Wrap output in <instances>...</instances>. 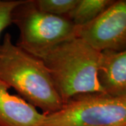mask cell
I'll list each match as a JSON object with an SVG mask.
<instances>
[{
  "mask_svg": "<svg viewBox=\"0 0 126 126\" xmlns=\"http://www.w3.org/2000/svg\"><path fill=\"white\" fill-rule=\"evenodd\" d=\"M0 81L44 115L64 105L44 61L18 47L9 33L0 44Z\"/></svg>",
  "mask_w": 126,
  "mask_h": 126,
  "instance_id": "obj_1",
  "label": "cell"
},
{
  "mask_svg": "<svg viewBox=\"0 0 126 126\" xmlns=\"http://www.w3.org/2000/svg\"><path fill=\"white\" fill-rule=\"evenodd\" d=\"M101 55V52L75 36L41 59L64 104L79 95L104 93L98 77Z\"/></svg>",
  "mask_w": 126,
  "mask_h": 126,
  "instance_id": "obj_2",
  "label": "cell"
},
{
  "mask_svg": "<svg viewBox=\"0 0 126 126\" xmlns=\"http://www.w3.org/2000/svg\"><path fill=\"white\" fill-rule=\"evenodd\" d=\"M11 22L19 30L16 44L39 59L59 44L77 36V26L67 17L41 11L33 0H23L15 8Z\"/></svg>",
  "mask_w": 126,
  "mask_h": 126,
  "instance_id": "obj_3",
  "label": "cell"
},
{
  "mask_svg": "<svg viewBox=\"0 0 126 126\" xmlns=\"http://www.w3.org/2000/svg\"><path fill=\"white\" fill-rule=\"evenodd\" d=\"M40 126H126V96L91 93L77 96Z\"/></svg>",
  "mask_w": 126,
  "mask_h": 126,
  "instance_id": "obj_4",
  "label": "cell"
},
{
  "mask_svg": "<svg viewBox=\"0 0 126 126\" xmlns=\"http://www.w3.org/2000/svg\"><path fill=\"white\" fill-rule=\"evenodd\" d=\"M76 36L101 53L126 49V0L114 1L94 20L77 27Z\"/></svg>",
  "mask_w": 126,
  "mask_h": 126,
  "instance_id": "obj_5",
  "label": "cell"
},
{
  "mask_svg": "<svg viewBox=\"0 0 126 126\" xmlns=\"http://www.w3.org/2000/svg\"><path fill=\"white\" fill-rule=\"evenodd\" d=\"M44 115L0 81V126H40Z\"/></svg>",
  "mask_w": 126,
  "mask_h": 126,
  "instance_id": "obj_6",
  "label": "cell"
},
{
  "mask_svg": "<svg viewBox=\"0 0 126 126\" xmlns=\"http://www.w3.org/2000/svg\"><path fill=\"white\" fill-rule=\"evenodd\" d=\"M98 77L104 93L126 96V49L102 53Z\"/></svg>",
  "mask_w": 126,
  "mask_h": 126,
  "instance_id": "obj_7",
  "label": "cell"
},
{
  "mask_svg": "<svg viewBox=\"0 0 126 126\" xmlns=\"http://www.w3.org/2000/svg\"><path fill=\"white\" fill-rule=\"evenodd\" d=\"M114 0H78L66 16L77 27L86 25L104 12Z\"/></svg>",
  "mask_w": 126,
  "mask_h": 126,
  "instance_id": "obj_8",
  "label": "cell"
},
{
  "mask_svg": "<svg viewBox=\"0 0 126 126\" xmlns=\"http://www.w3.org/2000/svg\"><path fill=\"white\" fill-rule=\"evenodd\" d=\"M37 9L46 14L67 16L78 0H33Z\"/></svg>",
  "mask_w": 126,
  "mask_h": 126,
  "instance_id": "obj_9",
  "label": "cell"
},
{
  "mask_svg": "<svg viewBox=\"0 0 126 126\" xmlns=\"http://www.w3.org/2000/svg\"><path fill=\"white\" fill-rule=\"evenodd\" d=\"M23 0H0V36L6 27L12 24L11 17L15 8Z\"/></svg>",
  "mask_w": 126,
  "mask_h": 126,
  "instance_id": "obj_10",
  "label": "cell"
}]
</instances>
